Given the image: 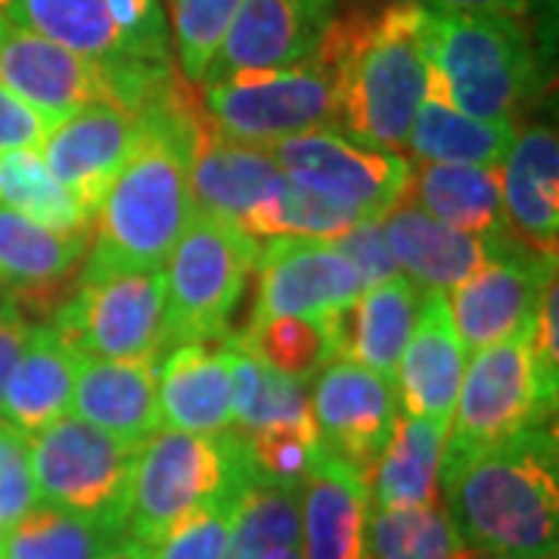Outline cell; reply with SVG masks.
<instances>
[{
  "label": "cell",
  "mask_w": 559,
  "mask_h": 559,
  "mask_svg": "<svg viewBox=\"0 0 559 559\" xmlns=\"http://www.w3.org/2000/svg\"><path fill=\"white\" fill-rule=\"evenodd\" d=\"M7 7H10V0H0V16L7 13Z\"/></svg>",
  "instance_id": "f5cc1de1"
},
{
  "label": "cell",
  "mask_w": 559,
  "mask_h": 559,
  "mask_svg": "<svg viewBox=\"0 0 559 559\" xmlns=\"http://www.w3.org/2000/svg\"><path fill=\"white\" fill-rule=\"evenodd\" d=\"M444 439H448V423L401 414L382 457L367 476L370 507L377 510L436 507Z\"/></svg>",
  "instance_id": "f546056e"
},
{
  "label": "cell",
  "mask_w": 559,
  "mask_h": 559,
  "mask_svg": "<svg viewBox=\"0 0 559 559\" xmlns=\"http://www.w3.org/2000/svg\"><path fill=\"white\" fill-rule=\"evenodd\" d=\"M516 134L513 121H481L460 112L432 66L407 146L417 159L441 165H500Z\"/></svg>",
  "instance_id": "f1b7e54d"
},
{
  "label": "cell",
  "mask_w": 559,
  "mask_h": 559,
  "mask_svg": "<svg viewBox=\"0 0 559 559\" xmlns=\"http://www.w3.org/2000/svg\"><path fill=\"white\" fill-rule=\"evenodd\" d=\"M301 557L305 559H370L367 479L348 463L320 448L301 481Z\"/></svg>",
  "instance_id": "7402d4cb"
},
{
  "label": "cell",
  "mask_w": 559,
  "mask_h": 559,
  "mask_svg": "<svg viewBox=\"0 0 559 559\" xmlns=\"http://www.w3.org/2000/svg\"><path fill=\"white\" fill-rule=\"evenodd\" d=\"M131 544L124 528L38 503L0 535V559H106Z\"/></svg>",
  "instance_id": "e575fe53"
},
{
  "label": "cell",
  "mask_w": 559,
  "mask_h": 559,
  "mask_svg": "<svg viewBox=\"0 0 559 559\" xmlns=\"http://www.w3.org/2000/svg\"><path fill=\"white\" fill-rule=\"evenodd\" d=\"M50 131V121H44L25 103L10 94L0 84V153L7 150H40V143Z\"/></svg>",
  "instance_id": "ee69618b"
},
{
  "label": "cell",
  "mask_w": 559,
  "mask_h": 559,
  "mask_svg": "<svg viewBox=\"0 0 559 559\" xmlns=\"http://www.w3.org/2000/svg\"><path fill=\"white\" fill-rule=\"evenodd\" d=\"M7 308H16V305H13L10 289H7V286H3V280H0V311H7Z\"/></svg>",
  "instance_id": "f907efd6"
},
{
  "label": "cell",
  "mask_w": 559,
  "mask_h": 559,
  "mask_svg": "<svg viewBox=\"0 0 559 559\" xmlns=\"http://www.w3.org/2000/svg\"><path fill=\"white\" fill-rule=\"evenodd\" d=\"M535 559H559V557H557V550H550V554H540V557Z\"/></svg>",
  "instance_id": "816d5d0a"
},
{
  "label": "cell",
  "mask_w": 559,
  "mask_h": 559,
  "mask_svg": "<svg viewBox=\"0 0 559 559\" xmlns=\"http://www.w3.org/2000/svg\"><path fill=\"white\" fill-rule=\"evenodd\" d=\"M53 326L84 358L162 360L168 355L165 271L79 283L53 311Z\"/></svg>",
  "instance_id": "8fae6325"
},
{
  "label": "cell",
  "mask_w": 559,
  "mask_h": 559,
  "mask_svg": "<svg viewBox=\"0 0 559 559\" xmlns=\"http://www.w3.org/2000/svg\"><path fill=\"white\" fill-rule=\"evenodd\" d=\"M255 473L237 429L193 436L159 429L138 448L124 535L143 550L156 547L178 522L218 500L237 498Z\"/></svg>",
  "instance_id": "5b68a950"
},
{
  "label": "cell",
  "mask_w": 559,
  "mask_h": 559,
  "mask_svg": "<svg viewBox=\"0 0 559 559\" xmlns=\"http://www.w3.org/2000/svg\"><path fill=\"white\" fill-rule=\"evenodd\" d=\"M318 57L333 75L340 131L380 150L407 146L432 69L429 3L392 0L333 20Z\"/></svg>",
  "instance_id": "7a4b0ae2"
},
{
  "label": "cell",
  "mask_w": 559,
  "mask_h": 559,
  "mask_svg": "<svg viewBox=\"0 0 559 559\" xmlns=\"http://www.w3.org/2000/svg\"><path fill=\"white\" fill-rule=\"evenodd\" d=\"M280 175L271 146L224 138L205 112L190 146L193 212L237 227Z\"/></svg>",
  "instance_id": "44dd1931"
},
{
  "label": "cell",
  "mask_w": 559,
  "mask_h": 559,
  "mask_svg": "<svg viewBox=\"0 0 559 559\" xmlns=\"http://www.w3.org/2000/svg\"><path fill=\"white\" fill-rule=\"evenodd\" d=\"M32 473V439L0 419V535L38 507Z\"/></svg>",
  "instance_id": "60d3db41"
},
{
  "label": "cell",
  "mask_w": 559,
  "mask_h": 559,
  "mask_svg": "<svg viewBox=\"0 0 559 559\" xmlns=\"http://www.w3.org/2000/svg\"><path fill=\"white\" fill-rule=\"evenodd\" d=\"M140 124V112L121 103H87L47 131L38 153L47 171L97 215L109 183L138 143Z\"/></svg>",
  "instance_id": "9a60e30c"
},
{
  "label": "cell",
  "mask_w": 559,
  "mask_h": 559,
  "mask_svg": "<svg viewBox=\"0 0 559 559\" xmlns=\"http://www.w3.org/2000/svg\"><path fill=\"white\" fill-rule=\"evenodd\" d=\"M380 224L399 271L423 293H448L488 261V240L441 224L414 202H399Z\"/></svg>",
  "instance_id": "484cf974"
},
{
  "label": "cell",
  "mask_w": 559,
  "mask_h": 559,
  "mask_svg": "<svg viewBox=\"0 0 559 559\" xmlns=\"http://www.w3.org/2000/svg\"><path fill=\"white\" fill-rule=\"evenodd\" d=\"M460 538L444 507L377 510L367 520L370 559H457Z\"/></svg>",
  "instance_id": "74e56055"
},
{
  "label": "cell",
  "mask_w": 559,
  "mask_h": 559,
  "mask_svg": "<svg viewBox=\"0 0 559 559\" xmlns=\"http://www.w3.org/2000/svg\"><path fill=\"white\" fill-rule=\"evenodd\" d=\"M271 153L293 183L352 205L364 218H382L392 212L404 200L411 180V162L395 150L360 143L340 128L280 140Z\"/></svg>",
  "instance_id": "4fadbf2b"
},
{
  "label": "cell",
  "mask_w": 559,
  "mask_h": 559,
  "mask_svg": "<svg viewBox=\"0 0 559 559\" xmlns=\"http://www.w3.org/2000/svg\"><path fill=\"white\" fill-rule=\"evenodd\" d=\"M367 221L352 205L326 200L314 190H305L299 183L280 175L274 187L261 197L246 218L237 224L246 237L255 242L267 240H318L340 242L355 224Z\"/></svg>",
  "instance_id": "d6a6232c"
},
{
  "label": "cell",
  "mask_w": 559,
  "mask_h": 559,
  "mask_svg": "<svg viewBox=\"0 0 559 559\" xmlns=\"http://www.w3.org/2000/svg\"><path fill=\"white\" fill-rule=\"evenodd\" d=\"M259 252L261 242L234 224L193 212L168 255V352L187 342L224 340V326L246 289V277L259 267Z\"/></svg>",
  "instance_id": "ba28073f"
},
{
  "label": "cell",
  "mask_w": 559,
  "mask_h": 559,
  "mask_svg": "<svg viewBox=\"0 0 559 559\" xmlns=\"http://www.w3.org/2000/svg\"><path fill=\"white\" fill-rule=\"evenodd\" d=\"M500 193L510 230L528 249L557 255L559 140L550 128H525L500 162Z\"/></svg>",
  "instance_id": "d4e9b609"
},
{
  "label": "cell",
  "mask_w": 559,
  "mask_h": 559,
  "mask_svg": "<svg viewBox=\"0 0 559 559\" xmlns=\"http://www.w3.org/2000/svg\"><path fill=\"white\" fill-rule=\"evenodd\" d=\"M0 84L50 121V128L87 103L109 100L97 66L7 16H0Z\"/></svg>",
  "instance_id": "ac0fdd59"
},
{
  "label": "cell",
  "mask_w": 559,
  "mask_h": 559,
  "mask_svg": "<svg viewBox=\"0 0 559 559\" xmlns=\"http://www.w3.org/2000/svg\"><path fill=\"white\" fill-rule=\"evenodd\" d=\"M3 16L97 66L109 100L134 112L178 81L159 0H10Z\"/></svg>",
  "instance_id": "277c9868"
},
{
  "label": "cell",
  "mask_w": 559,
  "mask_h": 559,
  "mask_svg": "<svg viewBox=\"0 0 559 559\" xmlns=\"http://www.w3.org/2000/svg\"><path fill=\"white\" fill-rule=\"evenodd\" d=\"M301 488L252 476L242 488L224 559H261L277 547H301Z\"/></svg>",
  "instance_id": "8d00e7d4"
},
{
  "label": "cell",
  "mask_w": 559,
  "mask_h": 559,
  "mask_svg": "<svg viewBox=\"0 0 559 559\" xmlns=\"http://www.w3.org/2000/svg\"><path fill=\"white\" fill-rule=\"evenodd\" d=\"M401 202H414L441 224L481 240L510 234L500 193V165L426 162L417 171L411 168Z\"/></svg>",
  "instance_id": "83f0119b"
},
{
  "label": "cell",
  "mask_w": 559,
  "mask_h": 559,
  "mask_svg": "<svg viewBox=\"0 0 559 559\" xmlns=\"http://www.w3.org/2000/svg\"><path fill=\"white\" fill-rule=\"evenodd\" d=\"M330 22L333 0H242L202 87L240 72L283 69L318 57Z\"/></svg>",
  "instance_id": "2e32d148"
},
{
  "label": "cell",
  "mask_w": 559,
  "mask_h": 559,
  "mask_svg": "<svg viewBox=\"0 0 559 559\" xmlns=\"http://www.w3.org/2000/svg\"><path fill=\"white\" fill-rule=\"evenodd\" d=\"M311 382V411L323 451L367 479L401 419L395 380L358 360L336 358Z\"/></svg>",
  "instance_id": "5bb4252c"
},
{
  "label": "cell",
  "mask_w": 559,
  "mask_h": 559,
  "mask_svg": "<svg viewBox=\"0 0 559 559\" xmlns=\"http://www.w3.org/2000/svg\"><path fill=\"white\" fill-rule=\"evenodd\" d=\"M159 364L162 360H106L81 355L72 389L75 417L140 448L162 429Z\"/></svg>",
  "instance_id": "603a6c76"
},
{
  "label": "cell",
  "mask_w": 559,
  "mask_h": 559,
  "mask_svg": "<svg viewBox=\"0 0 559 559\" xmlns=\"http://www.w3.org/2000/svg\"><path fill=\"white\" fill-rule=\"evenodd\" d=\"M28 333H32V323L22 318L20 308H7L0 311V404H3V389H7V380L20 360L22 348L28 342Z\"/></svg>",
  "instance_id": "f6af8a7d"
},
{
  "label": "cell",
  "mask_w": 559,
  "mask_h": 559,
  "mask_svg": "<svg viewBox=\"0 0 559 559\" xmlns=\"http://www.w3.org/2000/svg\"><path fill=\"white\" fill-rule=\"evenodd\" d=\"M162 426L221 436L234 429L230 348L209 342L175 345L159 364Z\"/></svg>",
  "instance_id": "cb8c5ba5"
},
{
  "label": "cell",
  "mask_w": 559,
  "mask_h": 559,
  "mask_svg": "<svg viewBox=\"0 0 559 559\" xmlns=\"http://www.w3.org/2000/svg\"><path fill=\"white\" fill-rule=\"evenodd\" d=\"M106 559H153V557H150V550H143V547H138V544H124V547H119L116 554H109Z\"/></svg>",
  "instance_id": "7dc6e473"
},
{
  "label": "cell",
  "mask_w": 559,
  "mask_h": 559,
  "mask_svg": "<svg viewBox=\"0 0 559 559\" xmlns=\"http://www.w3.org/2000/svg\"><path fill=\"white\" fill-rule=\"evenodd\" d=\"M91 234H57L0 205V280L13 305L53 314L79 286Z\"/></svg>",
  "instance_id": "d6986e66"
},
{
  "label": "cell",
  "mask_w": 559,
  "mask_h": 559,
  "mask_svg": "<svg viewBox=\"0 0 559 559\" xmlns=\"http://www.w3.org/2000/svg\"><path fill=\"white\" fill-rule=\"evenodd\" d=\"M532 330L535 323L510 340L485 345L466 360L448 419L441 466L473 457L554 419L557 404L544 399L532 360Z\"/></svg>",
  "instance_id": "52a82bcc"
},
{
  "label": "cell",
  "mask_w": 559,
  "mask_h": 559,
  "mask_svg": "<svg viewBox=\"0 0 559 559\" xmlns=\"http://www.w3.org/2000/svg\"><path fill=\"white\" fill-rule=\"evenodd\" d=\"M439 500L463 547L535 559L559 544L554 419L439 469Z\"/></svg>",
  "instance_id": "3957f363"
},
{
  "label": "cell",
  "mask_w": 559,
  "mask_h": 559,
  "mask_svg": "<svg viewBox=\"0 0 559 559\" xmlns=\"http://www.w3.org/2000/svg\"><path fill=\"white\" fill-rule=\"evenodd\" d=\"M345 311L318 314V318L277 314V318L255 320L246 330V336H237V340L246 348H252L264 364L280 370L283 377L311 382L330 360L342 358Z\"/></svg>",
  "instance_id": "836d02e7"
},
{
  "label": "cell",
  "mask_w": 559,
  "mask_h": 559,
  "mask_svg": "<svg viewBox=\"0 0 559 559\" xmlns=\"http://www.w3.org/2000/svg\"><path fill=\"white\" fill-rule=\"evenodd\" d=\"M81 355L53 323L32 326L28 342L3 389L0 417L35 436L72 411V389Z\"/></svg>",
  "instance_id": "4316f807"
},
{
  "label": "cell",
  "mask_w": 559,
  "mask_h": 559,
  "mask_svg": "<svg viewBox=\"0 0 559 559\" xmlns=\"http://www.w3.org/2000/svg\"><path fill=\"white\" fill-rule=\"evenodd\" d=\"M205 112L224 138L255 146L340 128L333 75L320 57L205 84Z\"/></svg>",
  "instance_id": "9c48e42d"
},
{
  "label": "cell",
  "mask_w": 559,
  "mask_h": 559,
  "mask_svg": "<svg viewBox=\"0 0 559 559\" xmlns=\"http://www.w3.org/2000/svg\"><path fill=\"white\" fill-rule=\"evenodd\" d=\"M336 246H340L342 255L358 267L364 286H373L380 280L401 274L392 252H389V246H385V237H382L380 218H367L355 224Z\"/></svg>",
  "instance_id": "7bdbcfd3"
},
{
  "label": "cell",
  "mask_w": 559,
  "mask_h": 559,
  "mask_svg": "<svg viewBox=\"0 0 559 559\" xmlns=\"http://www.w3.org/2000/svg\"><path fill=\"white\" fill-rule=\"evenodd\" d=\"M202 119L205 109L178 81L140 109V138L94 215L79 283L162 271L193 218L190 146Z\"/></svg>",
  "instance_id": "6da1fadb"
},
{
  "label": "cell",
  "mask_w": 559,
  "mask_h": 559,
  "mask_svg": "<svg viewBox=\"0 0 559 559\" xmlns=\"http://www.w3.org/2000/svg\"><path fill=\"white\" fill-rule=\"evenodd\" d=\"M559 289L557 277L547 283L540 296L538 314H535V330H532V360L544 399L557 404L559 395Z\"/></svg>",
  "instance_id": "b9f144b4"
},
{
  "label": "cell",
  "mask_w": 559,
  "mask_h": 559,
  "mask_svg": "<svg viewBox=\"0 0 559 559\" xmlns=\"http://www.w3.org/2000/svg\"><path fill=\"white\" fill-rule=\"evenodd\" d=\"M28 439L40 503L124 528L138 444L116 439L75 414Z\"/></svg>",
  "instance_id": "30bf717a"
},
{
  "label": "cell",
  "mask_w": 559,
  "mask_h": 559,
  "mask_svg": "<svg viewBox=\"0 0 559 559\" xmlns=\"http://www.w3.org/2000/svg\"><path fill=\"white\" fill-rule=\"evenodd\" d=\"M429 13L432 66L454 106L473 119L516 124V112L535 91V57L522 22L432 3Z\"/></svg>",
  "instance_id": "8992f818"
},
{
  "label": "cell",
  "mask_w": 559,
  "mask_h": 559,
  "mask_svg": "<svg viewBox=\"0 0 559 559\" xmlns=\"http://www.w3.org/2000/svg\"><path fill=\"white\" fill-rule=\"evenodd\" d=\"M261 286L255 320L277 314L318 318L352 308L367 289L358 267L345 259L336 242L267 240L259 252Z\"/></svg>",
  "instance_id": "e0dca14e"
},
{
  "label": "cell",
  "mask_w": 559,
  "mask_h": 559,
  "mask_svg": "<svg viewBox=\"0 0 559 559\" xmlns=\"http://www.w3.org/2000/svg\"><path fill=\"white\" fill-rule=\"evenodd\" d=\"M0 202L57 234H91L94 227V215L47 171L38 150L0 156Z\"/></svg>",
  "instance_id": "d590c367"
},
{
  "label": "cell",
  "mask_w": 559,
  "mask_h": 559,
  "mask_svg": "<svg viewBox=\"0 0 559 559\" xmlns=\"http://www.w3.org/2000/svg\"><path fill=\"white\" fill-rule=\"evenodd\" d=\"M419 299L423 289L404 274L367 286L345 311L342 358L358 360L360 367L395 380L404 345L417 320Z\"/></svg>",
  "instance_id": "4dcf8cb0"
},
{
  "label": "cell",
  "mask_w": 559,
  "mask_h": 559,
  "mask_svg": "<svg viewBox=\"0 0 559 559\" xmlns=\"http://www.w3.org/2000/svg\"><path fill=\"white\" fill-rule=\"evenodd\" d=\"M237 498L218 500L212 507H202L200 513L178 522L165 538L150 547L153 559H224L237 516Z\"/></svg>",
  "instance_id": "ab89813d"
},
{
  "label": "cell",
  "mask_w": 559,
  "mask_h": 559,
  "mask_svg": "<svg viewBox=\"0 0 559 559\" xmlns=\"http://www.w3.org/2000/svg\"><path fill=\"white\" fill-rule=\"evenodd\" d=\"M261 559H305V557H301V547H277V550L264 554Z\"/></svg>",
  "instance_id": "c3c4849f"
},
{
  "label": "cell",
  "mask_w": 559,
  "mask_h": 559,
  "mask_svg": "<svg viewBox=\"0 0 559 559\" xmlns=\"http://www.w3.org/2000/svg\"><path fill=\"white\" fill-rule=\"evenodd\" d=\"M557 277V255H544L516 234L488 237V261L451 289L448 311L466 352L510 340L528 330L547 283Z\"/></svg>",
  "instance_id": "7c38bea8"
},
{
  "label": "cell",
  "mask_w": 559,
  "mask_h": 559,
  "mask_svg": "<svg viewBox=\"0 0 559 559\" xmlns=\"http://www.w3.org/2000/svg\"><path fill=\"white\" fill-rule=\"evenodd\" d=\"M457 559H503L498 554H488V550H473V547H460Z\"/></svg>",
  "instance_id": "681fc988"
},
{
  "label": "cell",
  "mask_w": 559,
  "mask_h": 559,
  "mask_svg": "<svg viewBox=\"0 0 559 559\" xmlns=\"http://www.w3.org/2000/svg\"><path fill=\"white\" fill-rule=\"evenodd\" d=\"M168 3H171L168 35L175 38L180 72L190 84H202L242 0H168Z\"/></svg>",
  "instance_id": "f35d334b"
},
{
  "label": "cell",
  "mask_w": 559,
  "mask_h": 559,
  "mask_svg": "<svg viewBox=\"0 0 559 559\" xmlns=\"http://www.w3.org/2000/svg\"><path fill=\"white\" fill-rule=\"evenodd\" d=\"M227 348H230V377H234V429L240 436L280 432V429L318 432L311 392L305 389V382L283 377L240 340H230Z\"/></svg>",
  "instance_id": "1f68e13d"
},
{
  "label": "cell",
  "mask_w": 559,
  "mask_h": 559,
  "mask_svg": "<svg viewBox=\"0 0 559 559\" xmlns=\"http://www.w3.org/2000/svg\"><path fill=\"white\" fill-rule=\"evenodd\" d=\"M441 10H463V13H495V16H513L520 20L528 0H429Z\"/></svg>",
  "instance_id": "bcb514c9"
},
{
  "label": "cell",
  "mask_w": 559,
  "mask_h": 559,
  "mask_svg": "<svg viewBox=\"0 0 559 559\" xmlns=\"http://www.w3.org/2000/svg\"><path fill=\"white\" fill-rule=\"evenodd\" d=\"M463 367L466 348L460 345L457 330L451 323L448 296L423 293L411 340L395 370L401 414L448 423L457 401Z\"/></svg>",
  "instance_id": "ffe728a7"
}]
</instances>
